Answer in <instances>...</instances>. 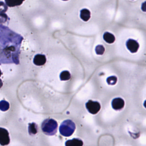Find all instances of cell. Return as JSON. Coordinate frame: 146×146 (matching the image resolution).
<instances>
[{
	"instance_id": "6da1fadb",
	"label": "cell",
	"mask_w": 146,
	"mask_h": 146,
	"mask_svg": "<svg viewBox=\"0 0 146 146\" xmlns=\"http://www.w3.org/2000/svg\"><path fill=\"white\" fill-rule=\"evenodd\" d=\"M57 121L53 119H47L42 122V129L46 135H53L56 134L58 129Z\"/></svg>"
},
{
	"instance_id": "7a4b0ae2",
	"label": "cell",
	"mask_w": 146,
	"mask_h": 146,
	"mask_svg": "<svg viewBox=\"0 0 146 146\" xmlns=\"http://www.w3.org/2000/svg\"><path fill=\"white\" fill-rule=\"evenodd\" d=\"M76 129L75 123L70 119L64 120L59 127L60 134L65 137L70 136Z\"/></svg>"
},
{
	"instance_id": "3957f363",
	"label": "cell",
	"mask_w": 146,
	"mask_h": 146,
	"mask_svg": "<svg viewBox=\"0 0 146 146\" xmlns=\"http://www.w3.org/2000/svg\"><path fill=\"white\" fill-rule=\"evenodd\" d=\"M86 107L89 112L93 114L98 113L101 109L100 104L99 102L91 100H90L86 103Z\"/></svg>"
},
{
	"instance_id": "277c9868",
	"label": "cell",
	"mask_w": 146,
	"mask_h": 146,
	"mask_svg": "<svg viewBox=\"0 0 146 146\" xmlns=\"http://www.w3.org/2000/svg\"><path fill=\"white\" fill-rule=\"evenodd\" d=\"M10 143L9 132L5 128L0 129V143L2 146L8 145Z\"/></svg>"
},
{
	"instance_id": "5b68a950",
	"label": "cell",
	"mask_w": 146,
	"mask_h": 146,
	"mask_svg": "<svg viewBox=\"0 0 146 146\" xmlns=\"http://www.w3.org/2000/svg\"><path fill=\"white\" fill-rule=\"evenodd\" d=\"M126 46L129 51L132 53L136 52L139 48V43L133 39H129L126 41Z\"/></svg>"
},
{
	"instance_id": "8992f818",
	"label": "cell",
	"mask_w": 146,
	"mask_h": 146,
	"mask_svg": "<svg viewBox=\"0 0 146 146\" xmlns=\"http://www.w3.org/2000/svg\"><path fill=\"white\" fill-rule=\"evenodd\" d=\"M111 105L113 108L114 110H121L124 106V101L121 98H115L112 101Z\"/></svg>"
},
{
	"instance_id": "52a82bcc",
	"label": "cell",
	"mask_w": 146,
	"mask_h": 146,
	"mask_svg": "<svg viewBox=\"0 0 146 146\" xmlns=\"http://www.w3.org/2000/svg\"><path fill=\"white\" fill-rule=\"evenodd\" d=\"M33 62L34 64L38 66L44 65L46 62V58L44 54H36L34 57Z\"/></svg>"
},
{
	"instance_id": "ba28073f",
	"label": "cell",
	"mask_w": 146,
	"mask_h": 146,
	"mask_svg": "<svg viewBox=\"0 0 146 146\" xmlns=\"http://www.w3.org/2000/svg\"><path fill=\"white\" fill-rule=\"evenodd\" d=\"M83 142L78 138L69 140L65 143V146H83Z\"/></svg>"
},
{
	"instance_id": "9c48e42d",
	"label": "cell",
	"mask_w": 146,
	"mask_h": 146,
	"mask_svg": "<svg viewBox=\"0 0 146 146\" xmlns=\"http://www.w3.org/2000/svg\"><path fill=\"white\" fill-rule=\"evenodd\" d=\"M90 11L87 9H83L80 11V18L84 22H87L90 18Z\"/></svg>"
},
{
	"instance_id": "30bf717a",
	"label": "cell",
	"mask_w": 146,
	"mask_h": 146,
	"mask_svg": "<svg viewBox=\"0 0 146 146\" xmlns=\"http://www.w3.org/2000/svg\"><path fill=\"white\" fill-rule=\"evenodd\" d=\"M103 37L104 40L109 44L113 43L115 40V37L114 36L109 32H105L103 35Z\"/></svg>"
},
{
	"instance_id": "8fae6325",
	"label": "cell",
	"mask_w": 146,
	"mask_h": 146,
	"mask_svg": "<svg viewBox=\"0 0 146 146\" xmlns=\"http://www.w3.org/2000/svg\"><path fill=\"white\" fill-rule=\"evenodd\" d=\"M29 132L31 135H35L38 132V127L35 123L29 124Z\"/></svg>"
},
{
	"instance_id": "7c38bea8",
	"label": "cell",
	"mask_w": 146,
	"mask_h": 146,
	"mask_svg": "<svg viewBox=\"0 0 146 146\" xmlns=\"http://www.w3.org/2000/svg\"><path fill=\"white\" fill-rule=\"evenodd\" d=\"M71 77L70 73L67 70L62 72L60 75V78L61 81H68L70 79Z\"/></svg>"
},
{
	"instance_id": "4fadbf2b",
	"label": "cell",
	"mask_w": 146,
	"mask_h": 146,
	"mask_svg": "<svg viewBox=\"0 0 146 146\" xmlns=\"http://www.w3.org/2000/svg\"><path fill=\"white\" fill-rule=\"evenodd\" d=\"M7 5L10 7H14L21 5L23 3V1H11V0H6L5 1Z\"/></svg>"
},
{
	"instance_id": "5bb4252c",
	"label": "cell",
	"mask_w": 146,
	"mask_h": 146,
	"mask_svg": "<svg viewBox=\"0 0 146 146\" xmlns=\"http://www.w3.org/2000/svg\"><path fill=\"white\" fill-rule=\"evenodd\" d=\"M10 108V104L7 102L2 100L1 102V110L4 111H7Z\"/></svg>"
},
{
	"instance_id": "9a60e30c",
	"label": "cell",
	"mask_w": 146,
	"mask_h": 146,
	"mask_svg": "<svg viewBox=\"0 0 146 146\" xmlns=\"http://www.w3.org/2000/svg\"><path fill=\"white\" fill-rule=\"evenodd\" d=\"M107 82L109 85H115L117 81V78L115 76H111L107 78Z\"/></svg>"
},
{
	"instance_id": "2e32d148",
	"label": "cell",
	"mask_w": 146,
	"mask_h": 146,
	"mask_svg": "<svg viewBox=\"0 0 146 146\" xmlns=\"http://www.w3.org/2000/svg\"><path fill=\"white\" fill-rule=\"evenodd\" d=\"M105 48L102 45H99L95 48L96 52L98 55H102L105 52Z\"/></svg>"
},
{
	"instance_id": "e0dca14e",
	"label": "cell",
	"mask_w": 146,
	"mask_h": 146,
	"mask_svg": "<svg viewBox=\"0 0 146 146\" xmlns=\"http://www.w3.org/2000/svg\"><path fill=\"white\" fill-rule=\"evenodd\" d=\"M141 10L143 11L146 12V1L143 2L141 5Z\"/></svg>"
},
{
	"instance_id": "ac0fdd59",
	"label": "cell",
	"mask_w": 146,
	"mask_h": 146,
	"mask_svg": "<svg viewBox=\"0 0 146 146\" xmlns=\"http://www.w3.org/2000/svg\"><path fill=\"white\" fill-rule=\"evenodd\" d=\"M143 106L146 108V100L144 101V103H143Z\"/></svg>"
}]
</instances>
